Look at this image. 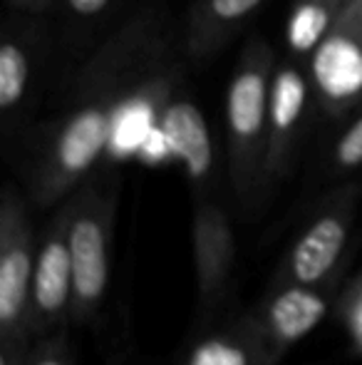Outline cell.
Wrapping results in <instances>:
<instances>
[{
  "label": "cell",
  "mask_w": 362,
  "mask_h": 365,
  "mask_svg": "<svg viewBox=\"0 0 362 365\" xmlns=\"http://www.w3.org/2000/svg\"><path fill=\"white\" fill-rule=\"evenodd\" d=\"M169 33L156 5L132 15L95 50L70 85L58 117L28 137L20 159L25 197L45 212L63 204L92 177L127 112L166 97L161 85Z\"/></svg>",
  "instance_id": "obj_1"
},
{
  "label": "cell",
  "mask_w": 362,
  "mask_h": 365,
  "mask_svg": "<svg viewBox=\"0 0 362 365\" xmlns=\"http://www.w3.org/2000/svg\"><path fill=\"white\" fill-rule=\"evenodd\" d=\"M273 70L271 43L266 38H251L243 45L226 92L228 174L233 192L246 207L263 192Z\"/></svg>",
  "instance_id": "obj_2"
},
{
  "label": "cell",
  "mask_w": 362,
  "mask_h": 365,
  "mask_svg": "<svg viewBox=\"0 0 362 365\" xmlns=\"http://www.w3.org/2000/svg\"><path fill=\"white\" fill-rule=\"evenodd\" d=\"M70 217L75 298L73 326H90L97 318L110 284V246L117 214V187L92 174L65 199Z\"/></svg>",
  "instance_id": "obj_3"
},
{
  "label": "cell",
  "mask_w": 362,
  "mask_h": 365,
  "mask_svg": "<svg viewBox=\"0 0 362 365\" xmlns=\"http://www.w3.org/2000/svg\"><path fill=\"white\" fill-rule=\"evenodd\" d=\"M360 194L362 184L348 182L320 199L293 244L285 249L273 284H320L343 269V256L358 217Z\"/></svg>",
  "instance_id": "obj_4"
},
{
  "label": "cell",
  "mask_w": 362,
  "mask_h": 365,
  "mask_svg": "<svg viewBox=\"0 0 362 365\" xmlns=\"http://www.w3.org/2000/svg\"><path fill=\"white\" fill-rule=\"evenodd\" d=\"M340 271L320 284H271L256 311L241 316L268 365L278 363L338 303Z\"/></svg>",
  "instance_id": "obj_5"
},
{
  "label": "cell",
  "mask_w": 362,
  "mask_h": 365,
  "mask_svg": "<svg viewBox=\"0 0 362 365\" xmlns=\"http://www.w3.org/2000/svg\"><path fill=\"white\" fill-rule=\"evenodd\" d=\"M35 256L38 239L30 221V202L25 192L5 184L0 199V341L30 338L28 313Z\"/></svg>",
  "instance_id": "obj_6"
},
{
  "label": "cell",
  "mask_w": 362,
  "mask_h": 365,
  "mask_svg": "<svg viewBox=\"0 0 362 365\" xmlns=\"http://www.w3.org/2000/svg\"><path fill=\"white\" fill-rule=\"evenodd\" d=\"M313 97L328 120L362 105V0H353L308 63Z\"/></svg>",
  "instance_id": "obj_7"
},
{
  "label": "cell",
  "mask_w": 362,
  "mask_h": 365,
  "mask_svg": "<svg viewBox=\"0 0 362 365\" xmlns=\"http://www.w3.org/2000/svg\"><path fill=\"white\" fill-rule=\"evenodd\" d=\"M48 60V33L38 15L8 20L0 40V120L5 135H18L38 105Z\"/></svg>",
  "instance_id": "obj_8"
},
{
  "label": "cell",
  "mask_w": 362,
  "mask_h": 365,
  "mask_svg": "<svg viewBox=\"0 0 362 365\" xmlns=\"http://www.w3.org/2000/svg\"><path fill=\"white\" fill-rule=\"evenodd\" d=\"M73 298L75 274L73 254H70V217L63 202L38 239L28 313L30 338L35 341L73 326Z\"/></svg>",
  "instance_id": "obj_9"
},
{
  "label": "cell",
  "mask_w": 362,
  "mask_h": 365,
  "mask_svg": "<svg viewBox=\"0 0 362 365\" xmlns=\"http://www.w3.org/2000/svg\"><path fill=\"white\" fill-rule=\"evenodd\" d=\"M313 97L310 68L293 55L275 63L268 102V140L263 162V189L280 182L293 167L295 149L300 145L308 105Z\"/></svg>",
  "instance_id": "obj_10"
},
{
  "label": "cell",
  "mask_w": 362,
  "mask_h": 365,
  "mask_svg": "<svg viewBox=\"0 0 362 365\" xmlns=\"http://www.w3.org/2000/svg\"><path fill=\"white\" fill-rule=\"evenodd\" d=\"M193 269H196V316L201 321L216 313L228 293L236 259L233 231L221 204L201 197L193 209Z\"/></svg>",
  "instance_id": "obj_11"
},
{
  "label": "cell",
  "mask_w": 362,
  "mask_h": 365,
  "mask_svg": "<svg viewBox=\"0 0 362 365\" xmlns=\"http://www.w3.org/2000/svg\"><path fill=\"white\" fill-rule=\"evenodd\" d=\"M263 0H196L186 23V55L193 63H203L248 23Z\"/></svg>",
  "instance_id": "obj_12"
},
{
  "label": "cell",
  "mask_w": 362,
  "mask_h": 365,
  "mask_svg": "<svg viewBox=\"0 0 362 365\" xmlns=\"http://www.w3.org/2000/svg\"><path fill=\"white\" fill-rule=\"evenodd\" d=\"M159 132L176 157L186 167V174L196 187L206 184L213 169V147L203 115L188 100L164 105L159 115Z\"/></svg>",
  "instance_id": "obj_13"
},
{
  "label": "cell",
  "mask_w": 362,
  "mask_h": 365,
  "mask_svg": "<svg viewBox=\"0 0 362 365\" xmlns=\"http://www.w3.org/2000/svg\"><path fill=\"white\" fill-rule=\"evenodd\" d=\"M353 0H295L285 25L288 55L310 63L318 45L333 30Z\"/></svg>",
  "instance_id": "obj_14"
},
{
  "label": "cell",
  "mask_w": 362,
  "mask_h": 365,
  "mask_svg": "<svg viewBox=\"0 0 362 365\" xmlns=\"http://www.w3.org/2000/svg\"><path fill=\"white\" fill-rule=\"evenodd\" d=\"M188 365H268L258 343L238 318L236 326L206 336L188 356Z\"/></svg>",
  "instance_id": "obj_15"
},
{
  "label": "cell",
  "mask_w": 362,
  "mask_h": 365,
  "mask_svg": "<svg viewBox=\"0 0 362 365\" xmlns=\"http://www.w3.org/2000/svg\"><path fill=\"white\" fill-rule=\"evenodd\" d=\"M362 167V112L340 132L328 154V174L343 177Z\"/></svg>",
  "instance_id": "obj_16"
},
{
  "label": "cell",
  "mask_w": 362,
  "mask_h": 365,
  "mask_svg": "<svg viewBox=\"0 0 362 365\" xmlns=\"http://www.w3.org/2000/svg\"><path fill=\"white\" fill-rule=\"evenodd\" d=\"M335 308H338V318L345 326V333L353 341V348L362 353V271L343 289Z\"/></svg>",
  "instance_id": "obj_17"
},
{
  "label": "cell",
  "mask_w": 362,
  "mask_h": 365,
  "mask_svg": "<svg viewBox=\"0 0 362 365\" xmlns=\"http://www.w3.org/2000/svg\"><path fill=\"white\" fill-rule=\"evenodd\" d=\"M28 365H75V348L70 341V328H60L43 338H35L30 346Z\"/></svg>",
  "instance_id": "obj_18"
},
{
  "label": "cell",
  "mask_w": 362,
  "mask_h": 365,
  "mask_svg": "<svg viewBox=\"0 0 362 365\" xmlns=\"http://www.w3.org/2000/svg\"><path fill=\"white\" fill-rule=\"evenodd\" d=\"M112 5H115V0H63V8L68 13V18L80 25H90L102 20L110 13Z\"/></svg>",
  "instance_id": "obj_19"
},
{
  "label": "cell",
  "mask_w": 362,
  "mask_h": 365,
  "mask_svg": "<svg viewBox=\"0 0 362 365\" xmlns=\"http://www.w3.org/2000/svg\"><path fill=\"white\" fill-rule=\"evenodd\" d=\"M30 338L20 341H0V365H28L30 363Z\"/></svg>",
  "instance_id": "obj_20"
},
{
  "label": "cell",
  "mask_w": 362,
  "mask_h": 365,
  "mask_svg": "<svg viewBox=\"0 0 362 365\" xmlns=\"http://www.w3.org/2000/svg\"><path fill=\"white\" fill-rule=\"evenodd\" d=\"M55 0H8V5L25 15H43L53 8Z\"/></svg>",
  "instance_id": "obj_21"
}]
</instances>
